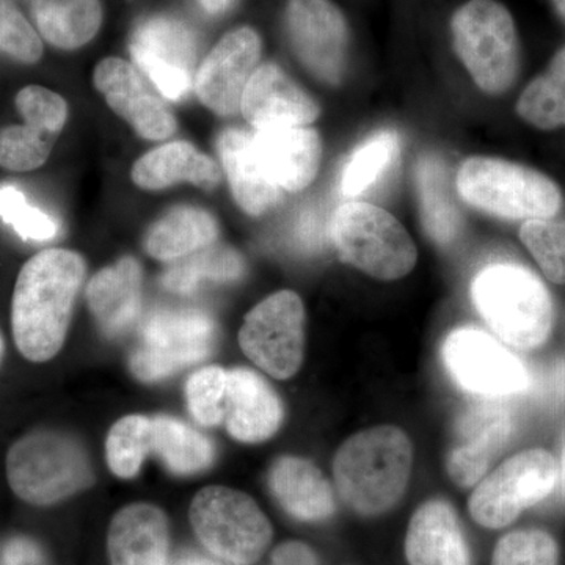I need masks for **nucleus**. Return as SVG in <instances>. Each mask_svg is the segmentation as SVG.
Masks as SVG:
<instances>
[{
	"label": "nucleus",
	"instance_id": "1",
	"mask_svg": "<svg viewBox=\"0 0 565 565\" xmlns=\"http://www.w3.org/2000/svg\"><path fill=\"white\" fill-rule=\"evenodd\" d=\"M85 278L79 253L50 248L22 267L14 286L11 326L18 351L43 363L61 352Z\"/></svg>",
	"mask_w": 565,
	"mask_h": 565
},
{
	"label": "nucleus",
	"instance_id": "2",
	"mask_svg": "<svg viewBox=\"0 0 565 565\" xmlns=\"http://www.w3.org/2000/svg\"><path fill=\"white\" fill-rule=\"evenodd\" d=\"M414 448L396 426L352 435L334 456V484L353 511L379 515L403 498L411 481Z\"/></svg>",
	"mask_w": 565,
	"mask_h": 565
},
{
	"label": "nucleus",
	"instance_id": "3",
	"mask_svg": "<svg viewBox=\"0 0 565 565\" xmlns=\"http://www.w3.org/2000/svg\"><path fill=\"white\" fill-rule=\"evenodd\" d=\"M471 296L487 326L512 348H539L552 333V296L526 267L511 263L487 266L475 278Z\"/></svg>",
	"mask_w": 565,
	"mask_h": 565
},
{
	"label": "nucleus",
	"instance_id": "4",
	"mask_svg": "<svg viewBox=\"0 0 565 565\" xmlns=\"http://www.w3.org/2000/svg\"><path fill=\"white\" fill-rule=\"evenodd\" d=\"M460 199L475 210L511 221L555 217L563 195L555 181L520 163L475 156L456 177Z\"/></svg>",
	"mask_w": 565,
	"mask_h": 565
},
{
	"label": "nucleus",
	"instance_id": "5",
	"mask_svg": "<svg viewBox=\"0 0 565 565\" xmlns=\"http://www.w3.org/2000/svg\"><path fill=\"white\" fill-rule=\"evenodd\" d=\"M7 478L25 503L50 505L93 484V467L79 441L57 430H35L11 446Z\"/></svg>",
	"mask_w": 565,
	"mask_h": 565
},
{
	"label": "nucleus",
	"instance_id": "6",
	"mask_svg": "<svg viewBox=\"0 0 565 565\" xmlns=\"http://www.w3.org/2000/svg\"><path fill=\"white\" fill-rule=\"evenodd\" d=\"M452 46L475 84L501 95L520 70V43L514 18L497 0H468L451 18Z\"/></svg>",
	"mask_w": 565,
	"mask_h": 565
},
{
	"label": "nucleus",
	"instance_id": "7",
	"mask_svg": "<svg viewBox=\"0 0 565 565\" xmlns=\"http://www.w3.org/2000/svg\"><path fill=\"white\" fill-rule=\"evenodd\" d=\"M330 234L343 263L377 280H399L414 270L418 258L407 230L390 212L371 203L340 206Z\"/></svg>",
	"mask_w": 565,
	"mask_h": 565
},
{
	"label": "nucleus",
	"instance_id": "8",
	"mask_svg": "<svg viewBox=\"0 0 565 565\" xmlns=\"http://www.w3.org/2000/svg\"><path fill=\"white\" fill-rule=\"evenodd\" d=\"M189 515L200 542L233 565L255 564L273 541V526L258 504L230 487L200 490Z\"/></svg>",
	"mask_w": 565,
	"mask_h": 565
},
{
	"label": "nucleus",
	"instance_id": "9",
	"mask_svg": "<svg viewBox=\"0 0 565 565\" xmlns=\"http://www.w3.org/2000/svg\"><path fill=\"white\" fill-rule=\"evenodd\" d=\"M214 340L215 323L210 315L191 308H163L145 321L129 366L140 381H162L206 359Z\"/></svg>",
	"mask_w": 565,
	"mask_h": 565
},
{
	"label": "nucleus",
	"instance_id": "10",
	"mask_svg": "<svg viewBox=\"0 0 565 565\" xmlns=\"http://www.w3.org/2000/svg\"><path fill=\"white\" fill-rule=\"evenodd\" d=\"M559 468L545 449L520 452L487 476L470 498V514L484 527L500 530L555 490Z\"/></svg>",
	"mask_w": 565,
	"mask_h": 565
},
{
	"label": "nucleus",
	"instance_id": "11",
	"mask_svg": "<svg viewBox=\"0 0 565 565\" xmlns=\"http://www.w3.org/2000/svg\"><path fill=\"white\" fill-rule=\"evenodd\" d=\"M239 344L245 355L275 379L292 377L303 362L305 308L292 291L275 292L245 316Z\"/></svg>",
	"mask_w": 565,
	"mask_h": 565
},
{
	"label": "nucleus",
	"instance_id": "12",
	"mask_svg": "<svg viewBox=\"0 0 565 565\" xmlns=\"http://www.w3.org/2000/svg\"><path fill=\"white\" fill-rule=\"evenodd\" d=\"M441 359L457 384L476 396L501 399L533 385L522 360L482 330H455L445 340Z\"/></svg>",
	"mask_w": 565,
	"mask_h": 565
},
{
	"label": "nucleus",
	"instance_id": "13",
	"mask_svg": "<svg viewBox=\"0 0 565 565\" xmlns=\"http://www.w3.org/2000/svg\"><path fill=\"white\" fill-rule=\"evenodd\" d=\"M286 33L296 57L329 85H340L348 71L351 31L333 0H288Z\"/></svg>",
	"mask_w": 565,
	"mask_h": 565
},
{
	"label": "nucleus",
	"instance_id": "14",
	"mask_svg": "<svg viewBox=\"0 0 565 565\" xmlns=\"http://www.w3.org/2000/svg\"><path fill=\"white\" fill-rule=\"evenodd\" d=\"M129 51L137 68L170 102L191 93L196 74V39L188 24L159 14L134 29Z\"/></svg>",
	"mask_w": 565,
	"mask_h": 565
},
{
	"label": "nucleus",
	"instance_id": "15",
	"mask_svg": "<svg viewBox=\"0 0 565 565\" xmlns=\"http://www.w3.org/2000/svg\"><path fill=\"white\" fill-rule=\"evenodd\" d=\"M514 416L500 399L481 397L457 418L446 468L459 487L478 484L514 434Z\"/></svg>",
	"mask_w": 565,
	"mask_h": 565
},
{
	"label": "nucleus",
	"instance_id": "16",
	"mask_svg": "<svg viewBox=\"0 0 565 565\" xmlns=\"http://www.w3.org/2000/svg\"><path fill=\"white\" fill-rule=\"evenodd\" d=\"M262 51V36L247 25L222 36L196 70L193 88L200 103L221 117L241 111L245 87L259 66Z\"/></svg>",
	"mask_w": 565,
	"mask_h": 565
},
{
	"label": "nucleus",
	"instance_id": "17",
	"mask_svg": "<svg viewBox=\"0 0 565 565\" xmlns=\"http://www.w3.org/2000/svg\"><path fill=\"white\" fill-rule=\"evenodd\" d=\"M93 82L110 109L143 139L166 140L177 132V118L161 93L132 63L104 58L96 65Z\"/></svg>",
	"mask_w": 565,
	"mask_h": 565
},
{
	"label": "nucleus",
	"instance_id": "18",
	"mask_svg": "<svg viewBox=\"0 0 565 565\" xmlns=\"http://www.w3.org/2000/svg\"><path fill=\"white\" fill-rule=\"evenodd\" d=\"M245 120L256 131L300 128L321 117V107L275 63H263L253 73L241 103Z\"/></svg>",
	"mask_w": 565,
	"mask_h": 565
},
{
	"label": "nucleus",
	"instance_id": "19",
	"mask_svg": "<svg viewBox=\"0 0 565 565\" xmlns=\"http://www.w3.org/2000/svg\"><path fill=\"white\" fill-rule=\"evenodd\" d=\"M253 152L264 173L281 191L300 192L319 172L322 140L307 126L266 129L253 134Z\"/></svg>",
	"mask_w": 565,
	"mask_h": 565
},
{
	"label": "nucleus",
	"instance_id": "20",
	"mask_svg": "<svg viewBox=\"0 0 565 565\" xmlns=\"http://www.w3.org/2000/svg\"><path fill=\"white\" fill-rule=\"evenodd\" d=\"M282 419L280 397L250 370L228 371L225 423L230 435L243 444L269 440Z\"/></svg>",
	"mask_w": 565,
	"mask_h": 565
},
{
	"label": "nucleus",
	"instance_id": "21",
	"mask_svg": "<svg viewBox=\"0 0 565 565\" xmlns=\"http://www.w3.org/2000/svg\"><path fill=\"white\" fill-rule=\"evenodd\" d=\"M110 565H166L169 522L161 509L137 503L121 509L107 534Z\"/></svg>",
	"mask_w": 565,
	"mask_h": 565
},
{
	"label": "nucleus",
	"instance_id": "22",
	"mask_svg": "<svg viewBox=\"0 0 565 565\" xmlns=\"http://www.w3.org/2000/svg\"><path fill=\"white\" fill-rule=\"evenodd\" d=\"M141 282L140 264L131 256L99 270L88 282V308L104 333L118 337L131 329L141 310Z\"/></svg>",
	"mask_w": 565,
	"mask_h": 565
},
{
	"label": "nucleus",
	"instance_id": "23",
	"mask_svg": "<svg viewBox=\"0 0 565 565\" xmlns=\"http://www.w3.org/2000/svg\"><path fill=\"white\" fill-rule=\"evenodd\" d=\"M405 553L412 565H470L462 527L451 505L434 500L415 512Z\"/></svg>",
	"mask_w": 565,
	"mask_h": 565
},
{
	"label": "nucleus",
	"instance_id": "24",
	"mask_svg": "<svg viewBox=\"0 0 565 565\" xmlns=\"http://www.w3.org/2000/svg\"><path fill=\"white\" fill-rule=\"evenodd\" d=\"M217 151L241 210L259 217L281 203V189L264 173L253 152V134L226 129L218 136Z\"/></svg>",
	"mask_w": 565,
	"mask_h": 565
},
{
	"label": "nucleus",
	"instance_id": "25",
	"mask_svg": "<svg viewBox=\"0 0 565 565\" xmlns=\"http://www.w3.org/2000/svg\"><path fill=\"white\" fill-rule=\"evenodd\" d=\"M131 178L143 191H162L178 182H192L212 191L222 181V170L189 141H172L141 156L132 166Z\"/></svg>",
	"mask_w": 565,
	"mask_h": 565
},
{
	"label": "nucleus",
	"instance_id": "26",
	"mask_svg": "<svg viewBox=\"0 0 565 565\" xmlns=\"http://www.w3.org/2000/svg\"><path fill=\"white\" fill-rule=\"evenodd\" d=\"M269 487L275 500L294 519L321 522L334 512L332 487L310 460L281 457L270 468Z\"/></svg>",
	"mask_w": 565,
	"mask_h": 565
},
{
	"label": "nucleus",
	"instance_id": "27",
	"mask_svg": "<svg viewBox=\"0 0 565 565\" xmlns=\"http://www.w3.org/2000/svg\"><path fill=\"white\" fill-rule=\"evenodd\" d=\"M415 181L424 230L435 244H452L462 230L463 217L444 159L437 154L419 158Z\"/></svg>",
	"mask_w": 565,
	"mask_h": 565
},
{
	"label": "nucleus",
	"instance_id": "28",
	"mask_svg": "<svg viewBox=\"0 0 565 565\" xmlns=\"http://www.w3.org/2000/svg\"><path fill=\"white\" fill-rule=\"evenodd\" d=\"M218 236V225L210 212L180 206L167 212L145 236L148 255L159 262H178L210 247Z\"/></svg>",
	"mask_w": 565,
	"mask_h": 565
},
{
	"label": "nucleus",
	"instance_id": "29",
	"mask_svg": "<svg viewBox=\"0 0 565 565\" xmlns=\"http://www.w3.org/2000/svg\"><path fill=\"white\" fill-rule=\"evenodd\" d=\"M32 17L47 43L74 51L95 39L103 9L99 0H32Z\"/></svg>",
	"mask_w": 565,
	"mask_h": 565
},
{
	"label": "nucleus",
	"instance_id": "30",
	"mask_svg": "<svg viewBox=\"0 0 565 565\" xmlns=\"http://www.w3.org/2000/svg\"><path fill=\"white\" fill-rule=\"evenodd\" d=\"M152 419V452H156L172 473L193 475L206 470L214 460V446L199 430L172 418Z\"/></svg>",
	"mask_w": 565,
	"mask_h": 565
},
{
	"label": "nucleus",
	"instance_id": "31",
	"mask_svg": "<svg viewBox=\"0 0 565 565\" xmlns=\"http://www.w3.org/2000/svg\"><path fill=\"white\" fill-rule=\"evenodd\" d=\"M243 256L230 247L210 245L178 259L162 277L163 288L177 294H192L206 282H230L243 277Z\"/></svg>",
	"mask_w": 565,
	"mask_h": 565
},
{
	"label": "nucleus",
	"instance_id": "32",
	"mask_svg": "<svg viewBox=\"0 0 565 565\" xmlns=\"http://www.w3.org/2000/svg\"><path fill=\"white\" fill-rule=\"evenodd\" d=\"M516 111L544 131L565 128V47L557 52L545 73L527 85Z\"/></svg>",
	"mask_w": 565,
	"mask_h": 565
},
{
	"label": "nucleus",
	"instance_id": "33",
	"mask_svg": "<svg viewBox=\"0 0 565 565\" xmlns=\"http://www.w3.org/2000/svg\"><path fill=\"white\" fill-rule=\"evenodd\" d=\"M152 452V419L129 415L111 426L106 441L107 463L111 473L131 479L139 473L145 457Z\"/></svg>",
	"mask_w": 565,
	"mask_h": 565
},
{
	"label": "nucleus",
	"instance_id": "34",
	"mask_svg": "<svg viewBox=\"0 0 565 565\" xmlns=\"http://www.w3.org/2000/svg\"><path fill=\"white\" fill-rule=\"evenodd\" d=\"M399 147V136L396 132L382 131L356 148L341 178V191L344 195H360L381 180L396 159Z\"/></svg>",
	"mask_w": 565,
	"mask_h": 565
},
{
	"label": "nucleus",
	"instance_id": "35",
	"mask_svg": "<svg viewBox=\"0 0 565 565\" xmlns=\"http://www.w3.org/2000/svg\"><path fill=\"white\" fill-rule=\"evenodd\" d=\"M57 140L58 134L46 131L32 122L7 126L0 129V167L10 172L40 169L50 159Z\"/></svg>",
	"mask_w": 565,
	"mask_h": 565
},
{
	"label": "nucleus",
	"instance_id": "36",
	"mask_svg": "<svg viewBox=\"0 0 565 565\" xmlns=\"http://www.w3.org/2000/svg\"><path fill=\"white\" fill-rule=\"evenodd\" d=\"M520 239L534 256L546 278L565 285V218H535L520 230Z\"/></svg>",
	"mask_w": 565,
	"mask_h": 565
},
{
	"label": "nucleus",
	"instance_id": "37",
	"mask_svg": "<svg viewBox=\"0 0 565 565\" xmlns=\"http://www.w3.org/2000/svg\"><path fill=\"white\" fill-rule=\"evenodd\" d=\"M228 371L207 366L191 375L185 384L189 412L202 426H218L225 419Z\"/></svg>",
	"mask_w": 565,
	"mask_h": 565
},
{
	"label": "nucleus",
	"instance_id": "38",
	"mask_svg": "<svg viewBox=\"0 0 565 565\" xmlns=\"http://www.w3.org/2000/svg\"><path fill=\"white\" fill-rule=\"evenodd\" d=\"M0 218L9 223L22 239L44 243L54 239L58 225L46 212L32 206L20 189L11 184L0 185Z\"/></svg>",
	"mask_w": 565,
	"mask_h": 565
},
{
	"label": "nucleus",
	"instance_id": "39",
	"mask_svg": "<svg viewBox=\"0 0 565 565\" xmlns=\"http://www.w3.org/2000/svg\"><path fill=\"white\" fill-rule=\"evenodd\" d=\"M492 565H557V545L539 530L504 535L494 548Z\"/></svg>",
	"mask_w": 565,
	"mask_h": 565
},
{
	"label": "nucleus",
	"instance_id": "40",
	"mask_svg": "<svg viewBox=\"0 0 565 565\" xmlns=\"http://www.w3.org/2000/svg\"><path fill=\"white\" fill-rule=\"evenodd\" d=\"M0 52L28 65L43 57L39 33L9 0H0Z\"/></svg>",
	"mask_w": 565,
	"mask_h": 565
},
{
	"label": "nucleus",
	"instance_id": "41",
	"mask_svg": "<svg viewBox=\"0 0 565 565\" xmlns=\"http://www.w3.org/2000/svg\"><path fill=\"white\" fill-rule=\"evenodd\" d=\"M14 103L25 122L61 136L68 120V104L61 95L41 85H29L18 93Z\"/></svg>",
	"mask_w": 565,
	"mask_h": 565
},
{
	"label": "nucleus",
	"instance_id": "42",
	"mask_svg": "<svg viewBox=\"0 0 565 565\" xmlns=\"http://www.w3.org/2000/svg\"><path fill=\"white\" fill-rule=\"evenodd\" d=\"M270 565H318V559L310 546L286 542L275 550Z\"/></svg>",
	"mask_w": 565,
	"mask_h": 565
},
{
	"label": "nucleus",
	"instance_id": "43",
	"mask_svg": "<svg viewBox=\"0 0 565 565\" xmlns=\"http://www.w3.org/2000/svg\"><path fill=\"white\" fill-rule=\"evenodd\" d=\"M539 393L548 403L565 401V362L552 364L542 375Z\"/></svg>",
	"mask_w": 565,
	"mask_h": 565
},
{
	"label": "nucleus",
	"instance_id": "44",
	"mask_svg": "<svg viewBox=\"0 0 565 565\" xmlns=\"http://www.w3.org/2000/svg\"><path fill=\"white\" fill-rule=\"evenodd\" d=\"M6 565H43L39 546L28 539H14L3 553Z\"/></svg>",
	"mask_w": 565,
	"mask_h": 565
},
{
	"label": "nucleus",
	"instance_id": "45",
	"mask_svg": "<svg viewBox=\"0 0 565 565\" xmlns=\"http://www.w3.org/2000/svg\"><path fill=\"white\" fill-rule=\"evenodd\" d=\"M199 3L211 17H221V14L232 9L236 0H199Z\"/></svg>",
	"mask_w": 565,
	"mask_h": 565
},
{
	"label": "nucleus",
	"instance_id": "46",
	"mask_svg": "<svg viewBox=\"0 0 565 565\" xmlns=\"http://www.w3.org/2000/svg\"><path fill=\"white\" fill-rule=\"evenodd\" d=\"M552 2L559 17H563L565 20V0H552Z\"/></svg>",
	"mask_w": 565,
	"mask_h": 565
},
{
	"label": "nucleus",
	"instance_id": "47",
	"mask_svg": "<svg viewBox=\"0 0 565 565\" xmlns=\"http://www.w3.org/2000/svg\"><path fill=\"white\" fill-rule=\"evenodd\" d=\"M561 486H563V493L565 497V449L563 456V465H561Z\"/></svg>",
	"mask_w": 565,
	"mask_h": 565
},
{
	"label": "nucleus",
	"instance_id": "48",
	"mask_svg": "<svg viewBox=\"0 0 565 565\" xmlns=\"http://www.w3.org/2000/svg\"><path fill=\"white\" fill-rule=\"evenodd\" d=\"M181 565H215V564L207 563V561H203V559H200V561L192 559V561H188V563H184Z\"/></svg>",
	"mask_w": 565,
	"mask_h": 565
},
{
	"label": "nucleus",
	"instance_id": "49",
	"mask_svg": "<svg viewBox=\"0 0 565 565\" xmlns=\"http://www.w3.org/2000/svg\"><path fill=\"white\" fill-rule=\"evenodd\" d=\"M3 352H6V341H3V334L0 332V362H2Z\"/></svg>",
	"mask_w": 565,
	"mask_h": 565
}]
</instances>
